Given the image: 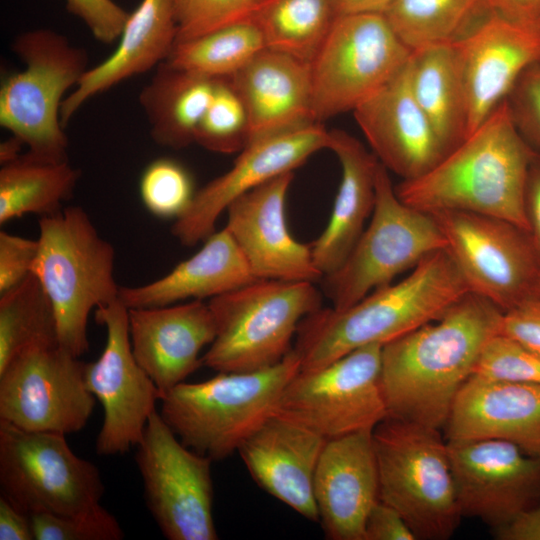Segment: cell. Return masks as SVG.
<instances>
[{"mask_svg":"<svg viewBox=\"0 0 540 540\" xmlns=\"http://www.w3.org/2000/svg\"><path fill=\"white\" fill-rule=\"evenodd\" d=\"M528 230L540 254V153H535L526 177L523 195Z\"/></svg>","mask_w":540,"mask_h":540,"instance_id":"obj_47","label":"cell"},{"mask_svg":"<svg viewBox=\"0 0 540 540\" xmlns=\"http://www.w3.org/2000/svg\"><path fill=\"white\" fill-rule=\"evenodd\" d=\"M1 494L29 515H76L98 504L99 469L76 455L66 435L27 431L0 420Z\"/></svg>","mask_w":540,"mask_h":540,"instance_id":"obj_11","label":"cell"},{"mask_svg":"<svg viewBox=\"0 0 540 540\" xmlns=\"http://www.w3.org/2000/svg\"><path fill=\"white\" fill-rule=\"evenodd\" d=\"M534 298H537L540 300V280L538 282V284L536 285V288L534 290V293H533V296Z\"/></svg>","mask_w":540,"mask_h":540,"instance_id":"obj_53","label":"cell"},{"mask_svg":"<svg viewBox=\"0 0 540 540\" xmlns=\"http://www.w3.org/2000/svg\"><path fill=\"white\" fill-rule=\"evenodd\" d=\"M380 344L360 347L317 369L299 370L273 413L325 439L373 430L388 417Z\"/></svg>","mask_w":540,"mask_h":540,"instance_id":"obj_12","label":"cell"},{"mask_svg":"<svg viewBox=\"0 0 540 540\" xmlns=\"http://www.w3.org/2000/svg\"><path fill=\"white\" fill-rule=\"evenodd\" d=\"M468 292L449 252H433L401 281L345 309L321 307L304 317L293 346L300 370L323 367L363 346L384 345L439 319Z\"/></svg>","mask_w":540,"mask_h":540,"instance_id":"obj_2","label":"cell"},{"mask_svg":"<svg viewBox=\"0 0 540 540\" xmlns=\"http://www.w3.org/2000/svg\"><path fill=\"white\" fill-rule=\"evenodd\" d=\"M294 172L281 174L235 199L225 228L257 279L316 283L323 278L311 248L297 241L286 221Z\"/></svg>","mask_w":540,"mask_h":540,"instance_id":"obj_19","label":"cell"},{"mask_svg":"<svg viewBox=\"0 0 540 540\" xmlns=\"http://www.w3.org/2000/svg\"><path fill=\"white\" fill-rule=\"evenodd\" d=\"M442 249L446 239L433 215L400 200L379 162L370 222L343 264L322 278L325 295L345 309Z\"/></svg>","mask_w":540,"mask_h":540,"instance_id":"obj_9","label":"cell"},{"mask_svg":"<svg viewBox=\"0 0 540 540\" xmlns=\"http://www.w3.org/2000/svg\"><path fill=\"white\" fill-rule=\"evenodd\" d=\"M265 48L261 31L248 19L177 42L165 62L211 79H227Z\"/></svg>","mask_w":540,"mask_h":540,"instance_id":"obj_35","label":"cell"},{"mask_svg":"<svg viewBox=\"0 0 540 540\" xmlns=\"http://www.w3.org/2000/svg\"><path fill=\"white\" fill-rule=\"evenodd\" d=\"M84 368L59 341L26 348L0 370V420L27 431H81L96 403Z\"/></svg>","mask_w":540,"mask_h":540,"instance_id":"obj_15","label":"cell"},{"mask_svg":"<svg viewBox=\"0 0 540 540\" xmlns=\"http://www.w3.org/2000/svg\"><path fill=\"white\" fill-rule=\"evenodd\" d=\"M139 193L146 209L159 218H179L190 206L195 191L186 168L170 158H159L143 171Z\"/></svg>","mask_w":540,"mask_h":540,"instance_id":"obj_38","label":"cell"},{"mask_svg":"<svg viewBox=\"0 0 540 540\" xmlns=\"http://www.w3.org/2000/svg\"><path fill=\"white\" fill-rule=\"evenodd\" d=\"M372 435L379 500L400 513L416 539L451 537L462 514L441 429L387 417Z\"/></svg>","mask_w":540,"mask_h":540,"instance_id":"obj_6","label":"cell"},{"mask_svg":"<svg viewBox=\"0 0 540 540\" xmlns=\"http://www.w3.org/2000/svg\"><path fill=\"white\" fill-rule=\"evenodd\" d=\"M217 79L174 68L163 62L141 90L139 102L155 143L173 149L195 142L200 121Z\"/></svg>","mask_w":540,"mask_h":540,"instance_id":"obj_30","label":"cell"},{"mask_svg":"<svg viewBox=\"0 0 540 540\" xmlns=\"http://www.w3.org/2000/svg\"><path fill=\"white\" fill-rule=\"evenodd\" d=\"M128 322L133 354L162 396L203 365L201 351L216 336L213 313L203 300L128 308Z\"/></svg>","mask_w":540,"mask_h":540,"instance_id":"obj_22","label":"cell"},{"mask_svg":"<svg viewBox=\"0 0 540 540\" xmlns=\"http://www.w3.org/2000/svg\"><path fill=\"white\" fill-rule=\"evenodd\" d=\"M364 540H417L404 518L392 506L378 500L364 525Z\"/></svg>","mask_w":540,"mask_h":540,"instance_id":"obj_46","label":"cell"},{"mask_svg":"<svg viewBox=\"0 0 540 540\" xmlns=\"http://www.w3.org/2000/svg\"><path fill=\"white\" fill-rule=\"evenodd\" d=\"M35 540H120L123 530L101 503L76 515L30 514Z\"/></svg>","mask_w":540,"mask_h":540,"instance_id":"obj_40","label":"cell"},{"mask_svg":"<svg viewBox=\"0 0 540 540\" xmlns=\"http://www.w3.org/2000/svg\"><path fill=\"white\" fill-rule=\"evenodd\" d=\"M65 4L67 11L104 44H111L120 37L130 15L114 0H65Z\"/></svg>","mask_w":540,"mask_h":540,"instance_id":"obj_43","label":"cell"},{"mask_svg":"<svg viewBox=\"0 0 540 540\" xmlns=\"http://www.w3.org/2000/svg\"><path fill=\"white\" fill-rule=\"evenodd\" d=\"M227 80L245 107L246 145L317 122L310 63L265 48Z\"/></svg>","mask_w":540,"mask_h":540,"instance_id":"obj_26","label":"cell"},{"mask_svg":"<svg viewBox=\"0 0 540 540\" xmlns=\"http://www.w3.org/2000/svg\"><path fill=\"white\" fill-rule=\"evenodd\" d=\"M25 145L16 136H11L9 139L2 141L0 144V163L7 164L21 155L22 146Z\"/></svg>","mask_w":540,"mask_h":540,"instance_id":"obj_52","label":"cell"},{"mask_svg":"<svg viewBox=\"0 0 540 540\" xmlns=\"http://www.w3.org/2000/svg\"><path fill=\"white\" fill-rule=\"evenodd\" d=\"M447 444L462 516L497 529L540 503V457L497 439Z\"/></svg>","mask_w":540,"mask_h":540,"instance_id":"obj_17","label":"cell"},{"mask_svg":"<svg viewBox=\"0 0 540 540\" xmlns=\"http://www.w3.org/2000/svg\"><path fill=\"white\" fill-rule=\"evenodd\" d=\"M411 54L383 13L335 16L310 63L315 120L353 112L398 73Z\"/></svg>","mask_w":540,"mask_h":540,"instance_id":"obj_10","label":"cell"},{"mask_svg":"<svg viewBox=\"0 0 540 540\" xmlns=\"http://www.w3.org/2000/svg\"><path fill=\"white\" fill-rule=\"evenodd\" d=\"M323 436L271 414L239 447L254 481L309 521H319L313 484Z\"/></svg>","mask_w":540,"mask_h":540,"instance_id":"obj_24","label":"cell"},{"mask_svg":"<svg viewBox=\"0 0 540 540\" xmlns=\"http://www.w3.org/2000/svg\"><path fill=\"white\" fill-rule=\"evenodd\" d=\"M500 334L540 353V300L531 297L503 312Z\"/></svg>","mask_w":540,"mask_h":540,"instance_id":"obj_45","label":"cell"},{"mask_svg":"<svg viewBox=\"0 0 540 540\" xmlns=\"http://www.w3.org/2000/svg\"><path fill=\"white\" fill-rule=\"evenodd\" d=\"M470 292L503 312L533 296L540 254L530 232L503 218L466 211L430 213Z\"/></svg>","mask_w":540,"mask_h":540,"instance_id":"obj_14","label":"cell"},{"mask_svg":"<svg viewBox=\"0 0 540 540\" xmlns=\"http://www.w3.org/2000/svg\"><path fill=\"white\" fill-rule=\"evenodd\" d=\"M312 282L258 279L208 302L216 336L202 355L217 372H247L279 363L301 320L322 307Z\"/></svg>","mask_w":540,"mask_h":540,"instance_id":"obj_7","label":"cell"},{"mask_svg":"<svg viewBox=\"0 0 540 540\" xmlns=\"http://www.w3.org/2000/svg\"><path fill=\"white\" fill-rule=\"evenodd\" d=\"M38 240L0 231V294L22 282L31 272Z\"/></svg>","mask_w":540,"mask_h":540,"instance_id":"obj_44","label":"cell"},{"mask_svg":"<svg viewBox=\"0 0 540 540\" xmlns=\"http://www.w3.org/2000/svg\"><path fill=\"white\" fill-rule=\"evenodd\" d=\"M443 431L447 441L504 440L540 457V385L472 374Z\"/></svg>","mask_w":540,"mask_h":540,"instance_id":"obj_25","label":"cell"},{"mask_svg":"<svg viewBox=\"0 0 540 540\" xmlns=\"http://www.w3.org/2000/svg\"><path fill=\"white\" fill-rule=\"evenodd\" d=\"M415 98L450 152L468 135V107L454 43L412 52L409 60Z\"/></svg>","mask_w":540,"mask_h":540,"instance_id":"obj_31","label":"cell"},{"mask_svg":"<svg viewBox=\"0 0 540 540\" xmlns=\"http://www.w3.org/2000/svg\"><path fill=\"white\" fill-rule=\"evenodd\" d=\"M38 252L32 272L54 310L59 344L81 357L89 350L92 310L119 298L115 250L80 206L39 219Z\"/></svg>","mask_w":540,"mask_h":540,"instance_id":"obj_4","label":"cell"},{"mask_svg":"<svg viewBox=\"0 0 540 540\" xmlns=\"http://www.w3.org/2000/svg\"><path fill=\"white\" fill-rule=\"evenodd\" d=\"M299 370L300 360L292 349L268 368L182 382L161 397L159 413L185 446L213 461L222 460L273 414Z\"/></svg>","mask_w":540,"mask_h":540,"instance_id":"obj_5","label":"cell"},{"mask_svg":"<svg viewBox=\"0 0 540 540\" xmlns=\"http://www.w3.org/2000/svg\"><path fill=\"white\" fill-rule=\"evenodd\" d=\"M258 280L224 227L215 231L190 258L165 276L138 286H120L127 308H149L214 298Z\"/></svg>","mask_w":540,"mask_h":540,"instance_id":"obj_29","label":"cell"},{"mask_svg":"<svg viewBox=\"0 0 540 540\" xmlns=\"http://www.w3.org/2000/svg\"><path fill=\"white\" fill-rule=\"evenodd\" d=\"M334 18L332 0H263L250 19L267 49L311 63Z\"/></svg>","mask_w":540,"mask_h":540,"instance_id":"obj_34","label":"cell"},{"mask_svg":"<svg viewBox=\"0 0 540 540\" xmlns=\"http://www.w3.org/2000/svg\"><path fill=\"white\" fill-rule=\"evenodd\" d=\"M0 540H35L30 515L0 496Z\"/></svg>","mask_w":540,"mask_h":540,"instance_id":"obj_48","label":"cell"},{"mask_svg":"<svg viewBox=\"0 0 540 540\" xmlns=\"http://www.w3.org/2000/svg\"><path fill=\"white\" fill-rule=\"evenodd\" d=\"M494 536L499 540H540V503L494 529Z\"/></svg>","mask_w":540,"mask_h":540,"instance_id":"obj_50","label":"cell"},{"mask_svg":"<svg viewBox=\"0 0 540 540\" xmlns=\"http://www.w3.org/2000/svg\"><path fill=\"white\" fill-rule=\"evenodd\" d=\"M95 321L105 327L106 343L95 361L85 363L84 378L104 410L96 452L113 456L137 446L162 395L133 354L128 308L120 298L95 309Z\"/></svg>","mask_w":540,"mask_h":540,"instance_id":"obj_16","label":"cell"},{"mask_svg":"<svg viewBox=\"0 0 540 540\" xmlns=\"http://www.w3.org/2000/svg\"><path fill=\"white\" fill-rule=\"evenodd\" d=\"M393 0H332L335 16L353 13H384Z\"/></svg>","mask_w":540,"mask_h":540,"instance_id":"obj_51","label":"cell"},{"mask_svg":"<svg viewBox=\"0 0 540 540\" xmlns=\"http://www.w3.org/2000/svg\"><path fill=\"white\" fill-rule=\"evenodd\" d=\"M118 39L113 53L88 68L65 97L60 112L63 127L90 98L168 59L177 40L174 0H142L130 13Z\"/></svg>","mask_w":540,"mask_h":540,"instance_id":"obj_27","label":"cell"},{"mask_svg":"<svg viewBox=\"0 0 540 540\" xmlns=\"http://www.w3.org/2000/svg\"><path fill=\"white\" fill-rule=\"evenodd\" d=\"M330 130L316 122L247 144L232 167L195 192L188 209L171 227L173 236L192 247L216 230L219 216L238 197L287 172H294L322 149Z\"/></svg>","mask_w":540,"mask_h":540,"instance_id":"obj_18","label":"cell"},{"mask_svg":"<svg viewBox=\"0 0 540 540\" xmlns=\"http://www.w3.org/2000/svg\"><path fill=\"white\" fill-rule=\"evenodd\" d=\"M247 115L227 79H217L213 96L195 135V142L220 153L242 150L247 142Z\"/></svg>","mask_w":540,"mask_h":540,"instance_id":"obj_37","label":"cell"},{"mask_svg":"<svg viewBox=\"0 0 540 540\" xmlns=\"http://www.w3.org/2000/svg\"><path fill=\"white\" fill-rule=\"evenodd\" d=\"M146 506L169 540H216L212 459L185 446L156 410L137 444Z\"/></svg>","mask_w":540,"mask_h":540,"instance_id":"obj_13","label":"cell"},{"mask_svg":"<svg viewBox=\"0 0 540 540\" xmlns=\"http://www.w3.org/2000/svg\"><path fill=\"white\" fill-rule=\"evenodd\" d=\"M58 341L51 302L38 278L30 273L0 294V370L35 344Z\"/></svg>","mask_w":540,"mask_h":540,"instance_id":"obj_36","label":"cell"},{"mask_svg":"<svg viewBox=\"0 0 540 540\" xmlns=\"http://www.w3.org/2000/svg\"><path fill=\"white\" fill-rule=\"evenodd\" d=\"M80 175L68 161H49L30 152L1 165L0 224L25 214L46 217L60 212Z\"/></svg>","mask_w":540,"mask_h":540,"instance_id":"obj_32","label":"cell"},{"mask_svg":"<svg viewBox=\"0 0 540 540\" xmlns=\"http://www.w3.org/2000/svg\"><path fill=\"white\" fill-rule=\"evenodd\" d=\"M373 430L327 440L314 475L319 522L331 540H364L367 515L379 500Z\"/></svg>","mask_w":540,"mask_h":540,"instance_id":"obj_23","label":"cell"},{"mask_svg":"<svg viewBox=\"0 0 540 540\" xmlns=\"http://www.w3.org/2000/svg\"><path fill=\"white\" fill-rule=\"evenodd\" d=\"M409 60L353 111L374 155L402 180L424 175L448 153L415 98Z\"/></svg>","mask_w":540,"mask_h":540,"instance_id":"obj_21","label":"cell"},{"mask_svg":"<svg viewBox=\"0 0 540 540\" xmlns=\"http://www.w3.org/2000/svg\"><path fill=\"white\" fill-rule=\"evenodd\" d=\"M473 374L540 385V353L499 333L485 346Z\"/></svg>","mask_w":540,"mask_h":540,"instance_id":"obj_41","label":"cell"},{"mask_svg":"<svg viewBox=\"0 0 540 540\" xmlns=\"http://www.w3.org/2000/svg\"><path fill=\"white\" fill-rule=\"evenodd\" d=\"M488 13L486 0H393L383 14L413 52L457 41Z\"/></svg>","mask_w":540,"mask_h":540,"instance_id":"obj_33","label":"cell"},{"mask_svg":"<svg viewBox=\"0 0 540 540\" xmlns=\"http://www.w3.org/2000/svg\"><path fill=\"white\" fill-rule=\"evenodd\" d=\"M535 153L517 130L505 99L432 169L402 180L395 191L405 204L427 213H480L528 230L523 195Z\"/></svg>","mask_w":540,"mask_h":540,"instance_id":"obj_3","label":"cell"},{"mask_svg":"<svg viewBox=\"0 0 540 540\" xmlns=\"http://www.w3.org/2000/svg\"><path fill=\"white\" fill-rule=\"evenodd\" d=\"M263 0H174L177 42L248 20Z\"/></svg>","mask_w":540,"mask_h":540,"instance_id":"obj_39","label":"cell"},{"mask_svg":"<svg viewBox=\"0 0 540 540\" xmlns=\"http://www.w3.org/2000/svg\"><path fill=\"white\" fill-rule=\"evenodd\" d=\"M328 149L338 158L341 180L328 224L310 246L323 277L343 264L365 229L375 204L379 164L372 151L343 130H330Z\"/></svg>","mask_w":540,"mask_h":540,"instance_id":"obj_28","label":"cell"},{"mask_svg":"<svg viewBox=\"0 0 540 540\" xmlns=\"http://www.w3.org/2000/svg\"><path fill=\"white\" fill-rule=\"evenodd\" d=\"M506 102L519 133L540 153V63L519 76Z\"/></svg>","mask_w":540,"mask_h":540,"instance_id":"obj_42","label":"cell"},{"mask_svg":"<svg viewBox=\"0 0 540 540\" xmlns=\"http://www.w3.org/2000/svg\"><path fill=\"white\" fill-rule=\"evenodd\" d=\"M12 51L24 64L0 86V125L39 158L68 161V138L61 123L64 95L88 70L87 53L47 28L18 35Z\"/></svg>","mask_w":540,"mask_h":540,"instance_id":"obj_8","label":"cell"},{"mask_svg":"<svg viewBox=\"0 0 540 540\" xmlns=\"http://www.w3.org/2000/svg\"><path fill=\"white\" fill-rule=\"evenodd\" d=\"M503 311L468 292L439 319L381 348V387L388 417L443 430L454 401L491 338Z\"/></svg>","mask_w":540,"mask_h":540,"instance_id":"obj_1","label":"cell"},{"mask_svg":"<svg viewBox=\"0 0 540 540\" xmlns=\"http://www.w3.org/2000/svg\"><path fill=\"white\" fill-rule=\"evenodd\" d=\"M453 43L466 92L468 137L507 98L519 76L540 63V32L490 12Z\"/></svg>","mask_w":540,"mask_h":540,"instance_id":"obj_20","label":"cell"},{"mask_svg":"<svg viewBox=\"0 0 540 540\" xmlns=\"http://www.w3.org/2000/svg\"><path fill=\"white\" fill-rule=\"evenodd\" d=\"M489 11L540 32V0H486Z\"/></svg>","mask_w":540,"mask_h":540,"instance_id":"obj_49","label":"cell"}]
</instances>
